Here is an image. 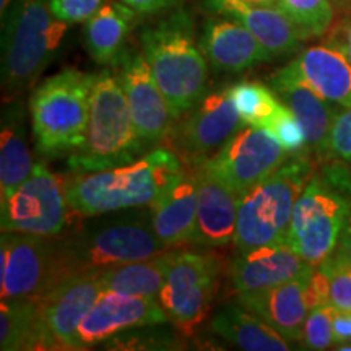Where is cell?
Here are the masks:
<instances>
[{"label":"cell","mask_w":351,"mask_h":351,"mask_svg":"<svg viewBox=\"0 0 351 351\" xmlns=\"http://www.w3.org/2000/svg\"><path fill=\"white\" fill-rule=\"evenodd\" d=\"M69 275L103 271L169 251L156 236L150 205L90 215L75 230L59 234Z\"/></svg>","instance_id":"cell-1"},{"label":"cell","mask_w":351,"mask_h":351,"mask_svg":"<svg viewBox=\"0 0 351 351\" xmlns=\"http://www.w3.org/2000/svg\"><path fill=\"white\" fill-rule=\"evenodd\" d=\"M181 158L168 148L145 153L132 163L78 173L65 179V197L75 215H98L152 205L181 173Z\"/></svg>","instance_id":"cell-2"},{"label":"cell","mask_w":351,"mask_h":351,"mask_svg":"<svg viewBox=\"0 0 351 351\" xmlns=\"http://www.w3.org/2000/svg\"><path fill=\"white\" fill-rule=\"evenodd\" d=\"M140 43L173 119H181L205 95L208 77V60L197 44L191 15L176 12L148 26Z\"/></svg>","instance_id":"cell-3"},{"label":"cell","mask_w":351,"mask_h":351,"mask_svg":"<svg viewBox=\"0 0 351 351\" xmlns=\"http://www.w3.org/2000/svg\"><path fill=\"white\" fill-rule=\"evenodd\" d=\"M69 23L49 0H12L2 16V85L8 93L32 86L54 59Z\"/></svg>","instance_id":"cell-4"},{"label":"cell","mask_w":351,"mask_h":351,"mask_svg":"<svg viewBox=\"0 0 351 351\" xmlns=\"http://www.w3.org/2000/svg\"><path fill=\"white\" fill-rule=\"evenodd\" d=\"M96 75L64 69L36 86L29 99L38 152L44 156L78 153L85 147L91 88Z\"/></svg>","instance_id":"cell-5"},{"label":"cell","mask_w":351,"mask_h":351,"mask_svg":"<svg viewBox=\"0 0 351 351\" xmlns=\"http://www.w3.org/2000/svg\"><path fill=\"white\" fill-rule=\"evenodd\" d=\"M145 148L132 121L119 73H96L85 147L69 158V166L80 173L114 168L138 160Z\"/></svg>","instance_id":"cell-6"},{"label":"cell","mask_w":351,"mask_h":351,"mask_svg":"<svg viewBox=\"0 0 351 351\" xmlns=\"http://www.w3.org/2000/svg\"><path fill=\"white\" fill-rule=\"evenodd\" d=\"M313 174L306 152L296 153L239 197L234 236L239 252L287 241L293 210Z\"/></svg>","instance_id":"cell-7"},{"label":"cell","mask_w":351,"mask_h":351,"mask_svg":"<svg viewBox=\"0 0 351 351\" xmlns=\"http://www.w3.org/2000/svg\"><path fill=\"white\" fill-rule=\"evenodd\" d=\"M350 215V192L314 173L296 202L285 243L311 265L319 267L335 252Z\"/></svg>","instance_id":"cell-8"},{"label":"cell","mask_w":351,"mask_h":351,"mask_svg":"<svg viewBox=\"0 0 351 351\" xmlns=\"http://www.w3.org/2000/svg\"><path fill=\"white\" fill-rule=\"evenodd\" d=\"M70 276L59 236L2 231L0 238V298H41Z\"/></svg>","instance_id":"cell-9"},{"label":"cell","mask_w":351,"mask_h":351,"mask_svg":"<svg viewBox=\"0 0 351 351\" xmlns=\"http://www.w3.org/2000/svg\"><path fill=\"white\" fill-rule=\"evenodd\" d=\"M70 213L73 210L65 197V179L38 163L21 186L2 199L0 225L2 231L59 236L67 230Z\"/></svg>","instance_id":"cell-10"},{"label":"cell","mask_w":351,"mask_h":351,"mask_svg":"<svg viewBox=\"0 0 351 351\" xmlns=\"http://www.w3.org/2000/svg\"><path fill=\"white\" fill-rule=\"evenodd\" d=\"M219 265L212 256L171 251V261L158 301L171 322L192 333L207 317L217 288Z\"/></svg>","instance_id":"cell-11"},{"label":"cell","mask_w":351,"mask_h":351,"mask_svg":"<svg viewBox=\"0 0 351 351\" xmlns=\"http://www.w3.org/2000/svg\"><path fill=\"white\" fill-rule=\"evenodd\" d=\"M288 156L269 132L247 125L232 134L202 165L241 197L278 169Z\"/></svg>","instance_id":"cell-12"},{"label":"cell","mask_w":351,"mask_h":351,"mask_svg":"<svg viewBox=\"0 0 351 351\" xmlns=\"http://www.w3.org/2000/svg\"><path fill=\"white\" fill-rule=\"evenodd\" d=\"M243 125L238 109L230 95V88L205 93L187 112L173 135V147L178 156L189 166L204 163L225 145Z\"/></svg>","instance_id":"cell-13"},{"label":"cell","mask_w":351,"mask_h":351,"mask_svg":"<svg viewBox=\"0 0 351 351\" xmlns=\"http://www.w3.org/2000/svg\"><path fill=\"white\" fill-rule=\"evenodd\" d=\"M98 274L65 276L39 298L46 350H80L78 328L103 291Z\"/></svg>","instance_id":"cell-14"},{"label":"cell","mask_w":351,"mask_h":351,"mask_svg":"<svg viewBox=\"0 0 351 351\" xmlns=\"http://www.w3.org/2000/svg\"><path fill=\"white\" fill-rule=\"evenodd\" d=\"M168 320V314L158 298L101 291L93 307L82 320L78 328V345L80 350L91 348L106 343L119 333L166 324Z\"/></svg>","instance_id":"cell-15"},{"label":"cell","mask_w":351,"mask_h":351,"mask_svg":"<svg viewBox=\"0 0 351 351\" xmlns=\"http://www.w3.org/2000/svg\"><path fill=\"white\" fill-rule=\"evenodd\" d=\"M119 65V78L138 137L147 147L161 142L169 135L174 119L143 52L124 51Z\"/></svg>","instance_id":"cell-16"},{"label":"cell","mask_w":351,"mask_h":351,"mask_svg":"<svg viewBox=\"0 0 351 351\" xmlns=\"http://www.w3.org/2000/svg\"><path fill=\"white\" fill-rule=\"evenodd\" d=\"M269 86L295 116L306 130V152L314 153L320 160L330 158V134L339 112L330 101L314 91L298 75L291 62L269 78Z\"/></svg>","instance_id":"cell-17"},{"label":"cell","mask_w":351,"mask_h":351,"mask_svg":"<svg viewBox=\"0 0 351 351\" xmlns=\"http://www.w3.org/2000/svg\"><path fill=\"white\" fill-rule=\"evenodd\" d=\"M314 270L315 267L287 243H278L239 252L231 263V280L238 296H245L311 275Z\"/></svg>","instance_id":"cell-18"},{"label":"cell","mask_w":351,"mask_h":351,"mask_svg":"<svg viewBox=\"0 0 351 351\" xmlns=\"http://www.w3.org/2000/svg\"><path fill=\"white\" fill-rule=\"evenodd\" d=\"M192 168L197 178V215L192 243L204 247H221L234 243L239 195L202 163Z\"/></svg>","instance_id":"cell-19"},{"label":"cell","mask_w":351,"mask_h":351,"mask_svg":"<svg viewBox=\"0 0 351 351\" xmlns=\"http://www.w3.org/2000/svg\"><path fill=\"white\" fill-rule=\"evenodd\" d=\"M156 236L168 247L192 243L197 215V178L189 166L171 181L150 205Z\"/></svg>","instance_id":"cell-20"},{"label":"cell","mask_w":351,"mask_h":351,"mask_svg":"<svg viewBox=\"0 0 351 351\" xmlns=\"http://www.w3.org/2000/svg\"><path fill=\"white\" fill-rule=\"evenodd\" d=\"M210 5L245 26L274 59L300 49L302 34L282 8L252 5L244 0H210Z\"/></svg>","instance_id":"cell-21"},{"label":"cell","mask_w":351,"mask_h":351,"mask_svg":"<svg viewBox=\"0 0 351 351\" xmlns=\"http://www.w3.org/2000/svg\"><path fill=\"white\" fill-rule=\"evenodd\" d=\"M200 46L210 65L218 72L238 73L274 60L257 38L238 21H207Z\"/></svg>","instance_id":"cell-22"},{"label":"cell","mask_w":351,"mask_h":351,"mask_svg":"<svg viewBox=\"0 0 351 351\" xmlns=\"http://www.w3.org/2000/svg\"><path fill=\"white\" fill-rule=\"evenodd\" d=\"M311 275L282 283L256 295L239 296V302L265 320L285 340L296 343L302 339V327L311 313L306 300Z\"/></svg>","instance_id":"cell-23"},{"label":"cell","mask_w":351,"mask_h":351,"mask_svg":"<svg viewBox=\"0 0 351 351\" xmlns=\"http://www.w3.org/2000/svg\"><path fill=\"white\" fill-rule=\"evenodd\" d=\"M291 64L320 96L345 109L351 108V62L340 49L330 44L307 47Z\"/></svg>","instance_id":"cell-24"},{"label":"cell","mask_w":351,"mask_h":351,"mask_svg":"<svg viewBox=\"0 0 351 351\" xmlns=\"http://www.w3.org/2000/svg\"><path fill=\"white\" fill-rule=\"evenodd\" d=\"M0 127V199H7L34 168L26 134L25 104L20 99L3 106Z\"/></svg>","instance_id":"cell-25"},{"label":"cell","mask_w":351,"mask_h":351,"mask_svg":"<svg viewBox=\"0 0 351 351\" xmlns=\"http://www.w3.org/2000/svg\"><path fill=\"white\" fill-rule=\"evenodd\" d=\"M135 10L124 2H108L85 21L83 41L96 64L119 62L135 21Z\"/></svg>","instance_id":"cell-26"},{"label":"cell","mask_w":351,"mask_h":351,"mask_svg":"<svg viewBox=\"0 0 351 351\" xmlns=\"http://www.w3.org/2000/svg\"><path fill=\"white\" fill-rule=\"evenodd\" d=\"M217 335L247 351H287L291 348L274 327L262 320L251 309L238 304H228L212 319Z\"/></svg>","instance_id":"cell-27"},{"label":"cell","mask_w":351,"mask_h":351,"mask_svg":"<svg viewBox=\"0 0 351 351\" xmlns=\"http://www.w3.org/2000/svg\"><path fill=\"white\" fill-rule=\"evenodd\" d=\"M2 351L46 350L39 298H12L0 306Z\"/></svg>","instance_id":"cell-28"},{"label":"cell","mask_w":351,"mask_h":351,"mask_svg":"<svg viewBox=\"0 0 351 351\" xmlns=\"http://www.w3.org/2000/svg\"><path fill=\"white\" fill-rule=\"evenodd\" d=\"M171 261V251L145 261L122 263L112 269L99 271V283L103 291L121 295L158 298L163 288Z\"/></svg>","instance_id":"cell-29"},{"label":"cell","mask_w":351,"mask_h":351,"mask_svg":"<svg viewBox=\"0 0 351 351\" xmlns=\"http://www.w3.org/2000/svg\"><path fill=\"white\" fill-rule=\"evenodd\" d=\"M230 95L244 125L269 132L288 106L269 85L261 82H239L230 86Z\"/></svg>","instance_id":"cell-30"},{"label":"cell","mask_w":351,"mask_h":351,"mask_svg":"<svg viewBox=\"0 0 351 351\" xmlns=\"http://www.w3.org/2000/svg\"><path fill=\"white\" fill-rule=\"evenodd\" d=\"M278 5L296 25L302 38L320 36L332 25L330 0H278Z\"/></svg>","instance_id":"cell-31"},{"label":"cell","mask_w":351,"mask_h":351,"mask_svg":"<svg viewBox=\"0 0 351 351\" xmlns=\"http://www.w3.org/2000/svg\"><path fill=\"white\" fill-rule=\"evenodd\" d=\"M319 267H322L328 276L330 306L351 309V258L335 249V252Z\"/></svg>","instance_id":"cell-32"},{"label":"cell","mask_w":351,"mask_h":351,"mask_svg":"<svg viewBox=\"0 0 351 351\" xmlns=\"http://www.w3.org/2000/svg\"><path fill=\"white\" fill-rule=\"evenodd\" d=\"M333 306L315 307L307 315L304 327H302V339L304 348L307 350H327L335 345L332 327Z\"/></svg>","instance_id":"cell-33"},{"label":"cell","mask_w":351,"mask_h":351,"mask_svg":"<svg viewBox=\"0 0 351 351\" xmlns=\"http://www.w3.org/2000/svg\"><path fill=\"white\" fill-rule=\"evenodd\" d=\"M269 134L276 140V142L282 145L289 155H296V153L306 152V130L291 109H288V111L271 125Z\"/></svg>","instance_id":"cell-34"},{"label":"cell","mask_w":351,"mask_h":351,"mask_svg":"<svg viewBox=\"0 0 351 351\" xmlns=\"http://www.w3.org/2000/svg\"><path fill=\"white\" fill-rule=\"evenodd\" d=\"M108 0H49L51 10L65 23H83L95 15Z\"/></svg>","instance_id":"cell-35"},{"label":"cell","mask_w":351,"mask_h":351,"mask_svg":"<svg viewBox=\"0 0 351 351\" xmlns=\"http://www.w3.org/2000/svg\"><path fill=\"white\" fill-rule=\"evenodd\" d=\"M351 160V108L339 112L330 134V158Z\"/></svg>","instance_id":"cell-36"},{"label":"cell","mask_w":351,"mask_h":351,"mask_svg":"<svg viewBox=\"0 0 351 351\" xmlns=\"http://www.w3.org/2000/svg\"><path fill=\"white\" fill-rule=\"evenodd\" d=\"M306 300L311 311L320 306H330V298H328V276L322 267H315L313 275H311L306 289Z\"/></svg>","instance_id":"cell-37"},{"label":"cell","mask_w":351,"mask_h":351,"mask_svg":"<svg viewBox=\"0 0 351 351\" xmlns=\"http://www.w3.org/2000/svg\"><path fill=\"white\" fill-rule=\"evenodd\" d=\"M332 327L335 345L351 343V309H339V307H333Z\"/></svg>","instance_id":"cell-38"},{"label":"cell","mask_w":351,"mask_h":351,"mask_svg":"<svg viewBox=\"0 0 351 351\" xmlns=\"http://www.w3.org/2000/svg\"><path fill=\"white\" fill-rule=\"evenodd\" d=\"M327 44L340 49L351 62V21L343 23L339 29H335V33H332L330 38H328Z\"/></svg>","instance_id":"cell-39"},{"label":"cell","mask_w":351,"mask_h":351,"mask_svg":"<svg viewBox=\"0 0 351 351\" xmlns=\"http://www.w3.org/2000/svg\"><path fill=\"white\" fill-rule=\"evenodd\" d=\"M137 13H155L169 7L174 0H121Z\"/></svg>","instance_id":"cell-40"},{"label":"cell","mask_w":351,"mask_h":351,"mask_svg":"<svg viewBox=\"0 0 351 351\" xmlns=\"http://www.w3.org/2000/svg\"><path fill=\"white\" fill-rule=\"evenodd\" d=\"M337 251L351 258V215L348 217V219H346L343 231H341L339 245H337Z\"/></svg>","instance_id":"cell-41"},{"label":"cell","mask_w":351,"mask_h":351,"mask_svg":"<svg viewBox=\"0 0 351 351\" xmlns=\"http://www.w3.org/2000/svg\"><path fill=\"white\" fill-rule=\"evenodd\" d=\"M244 2L252 3V5H274L278 0H244Z\"/></svg>","instance_id":"cell-42"},{"label":"cell","mask_w":351,"mask_h":351,"mask_svg":"<svg viewBox=\"0 0 351 351\" xmlns=\"http://www.w3.org/2000/svg\"><path fill=\"white\" fill-rule=\"evenodd\" d=\"M12 3V0H0V12H2V16L5 15L8 5Z\"/></svg>","instance_id":"cell-43"},{"label":"cell","mask_w":351,"mask_h":351,"mask_svg":"<svg viewBox=\"0 0 351 351\" xmlns=\"http://www.w3.org/2000/svg\"><path fill=\"white\" fill-rule=\"evenodd\" d=\"M330 2L335 3V5H339V7H343L350 2V0H330Z\"/></svg>","instance_id":"cell-44"},{"label":"cell","mask_w":351,"mask_h":351,"mask_svg":"<svg viewBox=\"0 0 351 351\" xmlns=\"http://www.w3.org/2000/svg\"><path fill=\"white\" fill-rule=\"evenodd\" d=\"M337 350H343V351H350L351 350V345H348V343H343V345H339V346H335Z\"/></svg>","instance_id":"cell-45"}]
</instances>
